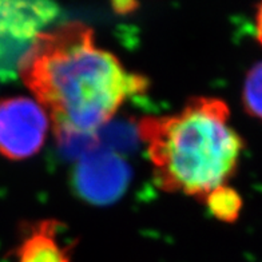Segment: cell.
<instances>
[{"label":"cell","instance_id":"cell-1","mask_svg":"<svg viewBox=\"0 0 262 262\" xmlns=\"http://www.w3.org/2000/svg\"><path fill=\"white\" fill-rule=\"evenodd\" d=\"M16 70L64 141L95 134L126 100L148 87L145 76L98 47L94 31L82 21L40 32Z\"/></svg>","mask_w":262,"mask_h":262},{"label":"cell","instance_id":"cell-2","mask_svg":"<svg viewBox=\"0 0 262 262\" xmlns=\"http://www.w3.org/2000/svg\"><path fill=\"white\" fill-rule=\"evenodd\" d=\"M137 130L159 189L202 201L234 176L244 151L220 98H191L178 113L141 118Z\"/></svg>","mask_w":262,"mask_h":262},{"label":"cell","instance_id":"cell-3","mask_svg":"<svg viewBox=\"0 0 262 262\" xmlns=\"http://www.w3.org/2000/svg\"><path fill=\"white\" fill-rule=\"evenodd\" d=\"M50 124L49 115L35 99H0V156L11 161L31 158L45 145Z\"/></svg>","mask_w":262,"mask_h":262},{"label":"cell","instance_id":"cell-4","mask_svg":"<svg viewBox=\"0 0 262 262\" xmlns=\"http://www.w3.org/2000/svg\"><path fill=\"white\" fill-rule=\"evenodd\" d=\"M58 15V6L51 2H0V62L15 54L20 59Z\"/></svg>","mask_w":262,"mask_h":262},{"label":"cell","instance_id":"cell-5","mask_svg":"<svg viewBox=\"0 0 262 262\" xmlns=\"http://www.w3.org/2000/svg\"><path fill=\"white\" fill-rule=\"evenodd\" d=\"M130 181V169L108 151L86 154L75 170L78 193L93 204H108L121 196Z\"/></svg>","mask_w":262,"mask_h":262},{"label":"cell","instance_id":"cell-6","mask_svg":"<svg viewBox=\"0 0 262 262\" xmlns=\"http://www.w3.org/2000/svg\"><path fill=\"white\" fill-rule=\"evenodd\" d=\"M55 221H41L17 248V262H71L69 249L58 241Z\"/></svg>","mask_w":262,"mask_h":262},{"label":"cell","instance_id":"cell-7","mask_svg":"<svg viewBox=\"0 0 262 262\" xmlns=\"http://www.w3.org/2000/svg\"><path fill=\"white\" fill-rule=\"evenodd\" d=\"M207 209L214 217L222 222H234L241 213L242 198L237 190L224 185L207 194L204 198Z\"/></svg>","mask_w":262,"mask_h":262},{"label":"cell","instance_id":"cell-8","mask_svg":"<svg viewBox=\"0 0 262 262\" xmlns=\"http://www.w3.org/2000/svg\"><path fill=\"white\" fill-rule=\"evenodd\" d=\"M242 104L250 117L262 121V62L246 74L242 87Z\"/></svg>","mask_w":262,"mask_h":262},{"label":"cell","instance_id":"cell-9","mask_svg":"<svg viewBox=\"0 0 262 262\" xmlns=\"http://www.w3.org/2000/svg\"><path fill=\"white\" fill-rule=\"evenodd\" d=\"M255 36H257V40H258L259 45L262 46V3L258 4L257 11H255Z\"/></svg>","mask_w":262,"mask_h":262}]
</instances>
